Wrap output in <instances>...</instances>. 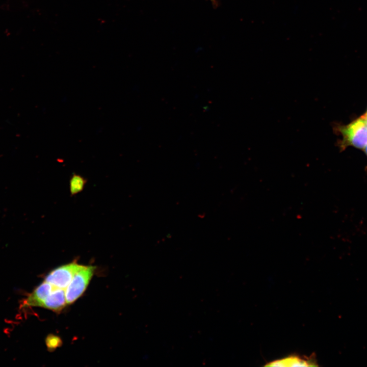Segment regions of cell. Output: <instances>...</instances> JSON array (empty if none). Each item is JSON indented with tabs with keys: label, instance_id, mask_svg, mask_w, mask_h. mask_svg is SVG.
I'll use <instances>...</instances> for the list:
<instances>
[{
	"label": "cell",
	"instance_id": "6da1fadb",
	"mask_svg": "<svg viewBox=\"0 0 367 367\" xmlns=\"http://www.w3.org/2000/svg\"><path fill=\"white\" fill-rule=\"evenodd\" d=\"M338 131L342 136L339 143L342 149L348 146L363 149L367 144V126L362 116L338 127Z\"/></svg>",
	"mask_w": 367,
	"mask_h": 367
},
{
	"label": "cell",
	"instance_id": "7a4b0ae2",
	"mask_svg": "<svg viewBox=\"0 0 367 367\" xmlns=\"http://www.w3.org/2000/svg\"><path fill=\"white\" fill-rule=\"evenodd\" d=\"M95 270L92 266H84L77 271L65 289L67 304H71L77 299L84 292Z\"/></svg>",
	"mask_w": 367,
	"mask_h": 367
},
{
	"label": "cell",
	"instance_id": "3957f363",
	"mask_svg": "<svg viewBox=\"0 0 367 367\" xmlns=\"http://www.w3.org/2000/svg\"><path fill=\"white\" fill-rule=\"evenodd\" d=\"M83 267V265L73 262L60 266L51 271L44 281L55 287L65 289L75 273Z\"/></svg>",
	"mask_w": 367,
	"mask_h": 367
},
{
	"label": "cell",
	"instance_id": "277c9868",
	"mask_svg": "<svg viewBox=\"0 0 367 367\" xmlns=\"http://www.w3.org/2000/svg\"><path fill=\"white\" fill-rule=\"evenodd\" d=\"M66 304L65 290L55 287L45 299L42 307L58 311L62 310Z\"/></svg>",
	"mask_w": 367,
	"mask_h": 367
},
{
	"label": "cell",
	"instance_id": "5b68a950",
	"mask_svg": "<svg viewBox=\"0 0 367 367\" xmlns=\"http://www.w3.org/2000/svg\"><path fill=\"white\" fill-rule=\"evenodd\" d=\"M314 358H302L292 355L270 362L265 365L270 366H317Z\"/></svg>",
	"mask_w": 367,
	"mask_h": 367
},
{
	"label": "cell",
	"instance_id": "8992f818",
	"mask_svg": "<svg viewBox=\"0 0 367 367\" xmlns=\"http://www.w3.org/2000/svg\"><path fill=\"white\" fill-rule=\"evenodd\" d=\"M54 287L50 283L43 281L29 296L25 300V305L42 307L45 299Z\"/></svg>",
	"mask_w": 367,
	"mask_h": 367
},
{
	"label": "cell",
	"instance_id": "52a82bcc",
	"mask_svg": "<svg viewBox=\"0 0 367 367\" xmlns=\"http://www.w3.org/2000/svg\"><path fill=\"white\" fill-rule=\"evenodd\" d=\"M85 181L82 178L79 176H73L70 181L71 192L75 194L80 191L84 185Z\"/></svg>",
	"mask_w": 367,
	"mask_h": 367
},
{
	"label": "cell",
	"instance_id": "ba28073f",
	"mask_svg": "<svg viewBox=\"0 0 367 367\" xmlns=\"http://www.w3.org/2000/svg\"><path fill=\"white\" fill-rule=\"evenodd\" d=\"M60 343V339L54 336H49L46 339V344L49 348H53L58 346Z\"/></svg>",
	"mask_w": 367,
	"mask_h": 367
},
{
	"label": "cell",
	"instance_id": "9c48e42d",
	"mask_svg": "<svg viewBox=\"0 0 367 367\" xmlns=\"http://www.w3.org/2000/svg\"><path fill=\"white\" fill-rule=\"evenodd\" d=\"M213 4L214 7H217L218 6V3L217 0H209Z\"/></svg>",
	"mask_w": 367,
	"mask_h": 367
},
{
	"label": "cell",
	"instance_id": "30bf717a",
	"mask_svg": "<svg viewBox=\"0 0 367 367\" xmlns=\"http://www.w3.org/2000/svg\"><path fill=\"white\" fill-rule=\"evenodd\" d=\"M363 150H364V152L365 153V154H366V156H367V144H366V145L365 146V147H364V148L363 149Z\"/></svg>",
	"mask_w": 367,
	"mask_h": 367
},
{
	"label": "cell",
	"instance_id": "8fae6325",
	"mask_svg": "<svg viewBox=\"0 0 367 367\" xmlns=\"http://www.w3.org/2000/svg\"><path fill=\"white\" fill-rule=\"evenodd\" d=\"M362 116L364 118L365 123H366V126H367V117L364 116L363 115H362Z\"/></svg>",
	"mask_w": 367,
	"mask_h": 367
},
{
	"label": "cell",
	"instance_id": "7c38bea8",
	"mask_svg": "<svg viewBox=\"0 0 367 367\" xmlns=\"http://www.w3.org/2000/svg\"><path fill=\"white\" fill-rule=\"evenodd\" d=\"M363 116L367 117V110H366L365 113L363 115Z\"/></svg>",
	"mask_w": 367,
	"mask_h": 367
}]
</instances>
